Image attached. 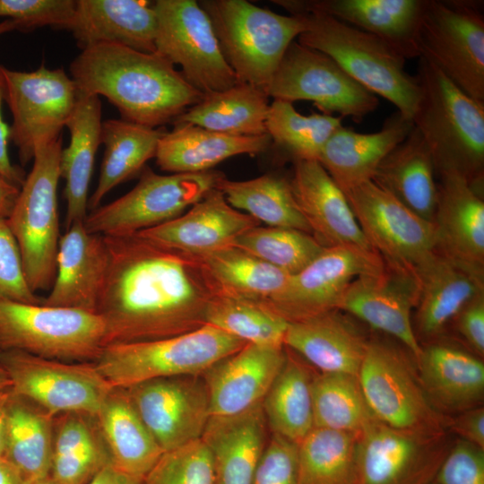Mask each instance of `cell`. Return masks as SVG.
Instances as JSON below:
<instances>
[{"label": "cell", "mask_w": 484, "mask_h": 484, "mask_svg": "<svg viewBox=\"0 0 484 484\" xmlns=\"http://www.w3.org/2000/svg\"><path fill=\"white\" fill-rule=\"evenodd\" d=\"M89 484H143V480L129 476L120 471L110 462Z\"/></svg>", "instance_id": "680465c9"}, {"label": "cell", "mask_w": 484, "mask_h": 484, "mask_svg": "<svg viewBox=\"0 0 484 484\" xmlns=\"http://www.w3.org/2000/svg\"><path fill=\"white\" fill-rule=\"evenodd\" d=\"M125 389L163 452L201 438L211 411L208 391L199 376L151 379Z\"/></svg>", "instance_id": "d6986e66"}, {"label": "cell", "mask_w": 484, "mask_h": 484, "mask_svg": "<svg viewBox=\"0 0 484 484\" xmlns=\"http://www.w3.org/2000/svg\"><path fill=\"white\" fill-rule=\"evenodd\" d=\"M362 323L341 309L290 322L283 345L321 373L358 376L370 340Z\"/></svg>", "instance_id": "484cf974"}, {"label": "cell", "mask_w": 484, "mask_h": 484, "mask_svg": "<svg viewBox=\"0 0 484 484\" xmlns=\"http://www.w3.org/2000/svg\"><path fill=\"white\" fill-rule=\"evenodd\" d=\"M12 391L53 417L81 413L96 417L114 388L93 362H65L15 350H0Z\"/></svg>", "instance_id": "5bb4252c"}, {"label": "cell", "mask_w": 484, "mask_h": 484, "mask_svg": "<svg viewBox=\"0 0 484 484\" xmlns=\"http://www.w3.org/2000/svg\"><path fill=\"white\" fill-rule=\"evenodd\" d=\"M12 389L11 379L4 369V367L0 363V393L5 391Z\"/></svg>", "instance_id": "be15d7a7"}, {"label": "cell", "mask_w": 484, "mask_h": 484, "mask_svg": "<svg viewBox=\"0 0 484 484\" xmlns=\"http://www.w3.org/2000/svg\"><path fill=\"white\" fill-rule=\"evenodd\" d=\"M70 73L78 91L106 97L122 119L152 128L173 123L203 97L158 53L117 44L82 49Z\"/></svg>", "instance_id": "7a4b0ae2"}, {"label": "cell", "mask_w": 484, "mask_h": 484, "mask_svg": "<svg viewBox=\"0 0 484 484\" xmlns=\"http://www.w3.org/2000/svg\"><path fill=\"white\" fill-rule=\"evenodd\" d=\"M452 443L450 432L403 431L374 419L359 434L357 484H428Z\"/></svg>", "instance_id": "e0dca14e"}, {"label": "cell", "mask_w": 484, "mask_h": 484, "mask_svg": "<svg viewBox=\"0 0 484 484\" xmlns=\"http://www.w3.org/2000/svg\"><path fill=\"white\" fill-rule=\"evenodd\" d=\"M165 132L162 127L152 128L122 118L102 121L100 143L105 151L98 185L89 197L88 209L98 208L113 188L140 173L145 163L155 158Z\"/></svg>", "instance_id": "f35d334b"}, {"label": "cell", "mask_w": 484, "mask_h": 484, "mask_svg": "<svg viewBox=\"0 0 484 484\" xmlns=\"http://www.w3.org/2000/svg\"><path fill=\"white\" fill-rule=\"evenodd\" d=\"M157 29L152 3L143 0H75L71 30L85 49L98 44H117L154 53Z\"/></svg>", "instance_id": "f546056e"}, {"label": "cell", "mask_w": 484, "mask_h": 484, "mask_svg": "<svg viewBox=\"0 0 484 484\" xmlns=\"http://www.w3.org/2000/svg\"><path fill=\"white\" fill-rule=\"evenodd\" d=\"M205 324L246 343L284 346L289 322L261 301L215 295L207 307Z\"/></svg>", "instance_id": "7dc6e473"}, {"label": "cell", "mask_w": 484, "mask_h": 484, "mask_svg": "<svg viewBox=\"0 0 484 484\" xmlns=\"http://www.w3.org/2000/svg\"><path fill=\"white\" fill-rule=\"evenodd\" d=\"M448 431L484 449V407L466 410L450 417Z\"/></svg>", "instance_id": "9f6ffc18"}, {"label": "cell", "mask_w": 484, "mask_h": 484, "mask_svg": "<svg viewBox=\"0 0 484 484\" xmlns=\"http://www.w3.org/2000/svg\"><path fill=\"white\" fill-rule=\"evenodd\" d=\"M415 362L428 398L442 414L451 417L482 405L484 363L466 346L444 335L421 344Z\"/></svg>", "instance_id": "cb8c5ba5"}, {"label": "cell", "mask_w": 484, "mask_h": 484, "mask_svg": "<svg viewBox=\"0 0 484 484\" xmlns=\"http://www.w3.org/2000/svg\"><path fill=\"white\" fill-rule=\"evenodd\" d=\"M19 187L0 177V216L8 218L18 197Z\"/></svg>", "instance_id": "91938a15"}, {"label": "cell", "mask_w": 484, "mask_h": 484, "mask_svg": "<svg viewBox=\"0 0 484 484\" xmlns=\"http://www.w3.org/2000/svg\"><path fill=\"white\" fill-rule=\"evenodd\" d=\"M483 2L428 0L420 19L419 57L437 67L469 97L484 104Z\"/></svg>", "instance_id": "30bf717a"}, {"label": "cell", "mask_w": 484, "mask_h": 484, "mask_svg": "<svg viewBox=\"0 0 484 484\" xmlns=\"http://www.w3.org/2000/svg\"><path fill=\"white\" fill-rule=\"evenodd\" d=\"M223 176L213 169L160 175L144 167L132 190L88 213L85 228L91 233L116 237L163 224L203 198Z\"/></svg>", "instance_id": "8fae6325"}, {"label": "cell", "mask_w": 484, "mask_h": 484, "mask_svg": "<svg viewBox=\"0 0 484 484\" xmlns=\"http://www.w3.org/2000/svg\"><path fill=\"white\" fill-rule=\"evenodd\" d=\"M275 377L262 406L273 435L298 444L314 428L311 383L314 375L291 350Z\"/></svg>", "instance_id": "60d3db41"}, {"label": "cell", "mask_w": 484, "mask_h": 484, "mask_svg": "<svg viewBox=\"0 0 484 484\" xmlns=\"http://www.w3.org/2000/svg\"><path fill=\"white\" fill-rule=\"evenodd\" d=\"M268 97L293 103L313 101L324 114L360 122L378 107L377 97L350 77L332 57L294 40L267 89Z\"/></svg>", "instance_id": "9a60e30c"}, {"label": "cell", "mask_w": 484, "mask_h": 484, "mask_svg": "<svg viewBox=\"0 0 484 484\" xmlns=\"http://www.w3.org/2000/svg\"><path fill=\"white\" fill-rule=\"evenodd\" d=\"M0 65V177L21 188L26 177L23 170L13 165L9 158L8 140L10 129L2 117V103L4 99V78Z\"/></svg>", "instance_id": "6f0895ef"}, {"label": "cell", "mask_w": 484, "mask_h": 484, "mask_svg": "<svg viewBox=\"0 0 484 484\" xmlns=\"http://www.w3.org/2000/svg\"><path fill=\"white\" fill-rule=\"evenodd\" d=\"M12 389L0 393V459L4 458L6 441L5 403Z\"/></svg>", "instance_id": "6125c7cd"}, {"label": "cell", "mask_w": 484, "mask_h": 484, "mask_svg": "<svg viewBox=\"0 0 484 484\" xmlns=\"http://www.w3.org/2000/svg\"><path fill=\"white\" fill-rule=\"evenodd\" d=\"M267 427L262 403L238 414L210 417L201 439L212 458L215 484H252Z\"/></svg>", "instance_id": "1f68e13d"}, {"label": "cell", "mask_w": 484, "mask_h": 484, "mask_svg": "<svg viewBox=\"0 0 484 484\" xmlns=\"http://www.w3.org/2000/svg\"><path fill=\"white\" fill-rule=\"evenodd\" d=\"M286 359L284 346L246 343L203 375L211 416H229L262 403Z\"/></svg>", "instance_id": "603a6c76"}, {"label": "cell", "mask_w": 484, "mask_h": 484, "mask_svg": "<svg viewBox=\"0 0 484 484\" xmlns=\"http://www.w3.org/2000/svg\"><path fill=\"white\" fill-rule=\"evenodd\" d=\"M416 76L420 98L412 122L432 154L436 174L456 171L482 189L484 104L422 57Z\"/></svg>", "instance_id": "3957f363"}, {"label": "cell", "mask_w": 484, "mask_h": 484, "mask_svg": "<svg viewBox=\"0 0 484 484\" xmlns=\"http://www.w3.org/2000/svg\"><path fill=\"white\" fill-rule=\"evenodd\" d=\"M106 328L96 312L0 301V350H15L65 362H94Z\"/></svg>", "instance_id": "9c48e42d"}, {"label": "cell", "mask_w": 484, "mask_h": 484, "mask_svg": "<svg viewBox=\"0 0 484 484\" xmlns=\"http://www.w3.org/2000/svg\"><path fill=\"white\" fill-rule=\"evenodd\" d=\"M311 395L314 428L359 433L376 419L357 376L344 373L314 375Z\"/></svg>", "instance_id": "bcb514c9"}, {"label": "cell", "mask_w": 484, "mask_h": 484, "mask_svg": "<svg viewBox=\"0 0 484 484\" xmlns=\"http://www.w3.org/2000/svg\"><path fill=\"white\" fill-rule=\"evenodd\" d=\"M227 202L268 227L288 228L312 235L294 198L290 182L276 174L248 180H230L223 176L217 183Z\"/></svg>", "instance_id": "7bdbcfd3"}, {"label": "cell", "mask_w": 484, "mask_h": 484, "mask_svg": "<svg viewBox=\"0 0 484 484\" xmlns=\"http://www.w3.org/2000/svg\"><path fill=\"white\" fill-rule=\"evenodd\" d=\"M107 268L104 237L89 232L84 221L73 223L60 238L56 277L41 304L96 312Z\"/></svg>", "instance_id": "83f0119b"}, {"label": "cell", "mask_w": 484, "mask_h": 484, "mask_svg": "<svg viewBox=\"0 0 484 484\" xmlns=\"http://www.w3.org/2000/svg\"><path fill=\"white\" fill-rule=\"evenodd\" d=\"M101 102L99 96L78 91L75 108L65 126L69 145L60 156V177L65 181V225L84 221L88 215L89 186L100 143Z\"/></svg>", "instance_id": "836d02e7"}, {"label": "cell", "mask_w": 484, "mask_h": 484, "mask_svg": "<svg viewBox=\"0 0 484 484\" xmlns=\"http://www.w3.org/2000/svg\"><path fill=\"white\" fill-rule=\"evenodd\" d=\"M290 182L296 203L320 244L324 247L346 245L375 251L344 193L317 160L295 161Z\"/></svg>", "instance_id": "4316f807"}, {"label": "cell", "mask_w": 484, "mask_h": 484, "mask_svg": "<svg viewBox=\"0 0 484 484\" xmlns=\"http://www.w3.org/2000/svg\"><path fill=\"white\" fill-rule=\"evenodd\" d=\"M143 484H215L213 462L207 446L200 438L164 452Z\"/></svg>", "instance_id": "681fc988"}, {"label": "cell", "mask_w": 484, "mask_h": 484, "mask_svg": "<svg viewBox=\"0 0 484 484\" xmlns=\"http://www.w3.org/2000/svg\"><path fill=\"white\" fill-rule=\"evenodd\" d=\"M435 175L432 154L413 126L380 162L372 181L417 215L434 223L437 202Z\"/></svg>", "instance_id": "e575fe53"}, {"label": "cell", "mask_w": 484, "mask_h": 484, "mask_svg": "<svg viewBox=\"0 0 484 484\" xmlns=\"http://www.w3.org/2000/svg\"><path fill=\"white\" fill-rule=\"evenodd\" d=\"M307 29L297 39L304 46L332 57L367 90L411 119L420 88L417 76L405 70V58L377 37L318 12L301 13Z\"/></svg>", "instance_id": "277c9868"}, {"label": "cell", "mask_w": 484, "mask_h": 484, "mask_svg": "<svg viewBox=\"0 0 484 484\" xmlns=\"http://www.w3.org/2000/svg\"><path fill=\"white\" fill-rule=\"evenodd\" d=\"M96 420L111 464L129 476L144 480L164 452L141 419L125 388L112 389Z\"/></svg>", "instance_id": "d590c367"}, {"label": "cell", "mask_w": 484, "mask_h": 484, "mask_svg": "<svg viewBox=\"0 0 484 484\" xmlns=\"http://www.w3.org/2000/svg\"><path fill=\"white\" fill-rule=\"evenodd\" d=\"M196 256L216 295L264 301L278 293L290 276L232 245Z\"/></svg>", "instance_id": "b9f144b4"}, {"label": "cell", "mask_w": 484, "mask_h": 484, "mask_svg": "<svg viewBox=\"0 0 484 484\" xmlns=\"http://www.w3.org/2000/svg\"><path fill=\"white\" fill-rule=\"evenodd\" d=\"M4 100L12 116L10 140L22 165L33 160L38 147L55 141L70 118L78 89L63 68L41 65L33 72L2 67Z\"/></svg>", "instance_id": "4fadbf2b"}, {"label": "cell", "mask_w": 484, "mask_h": 484, "mask_svg": "<svg viewBox=\"0 0 484 484\" xmlns=\"http://www.w3.org/2000/svg\"><path fill=\"white\" fill-rule=\"evenodd\" d=\"M246 342L214 326L153 341L105 346L93 362L117 388L151 379L200 376Z\"/></svg>", "instance_id": "52a82bcc"}, {"label": "cell", "mask_w": 484, "mask_h": 484, "mask_svg": "<svg viewBox=\"0 0 484 484\" xmlns=\"http://www.w3.org/2000/svg\"><path fill=\"white\" fill-rule=\"evenodd\" d=\"M452 324L466 343L467 348L483 359L484 293L468 302L456 315Z\"/></svg>", "instance_id": "11a10c76"}, {"label": "cell", "mask_w": 484, "mask_h": 484, "mask_svg": "<svg viewBox=\"0 0 484 484\" xmlns=\"http://www.w3.org/2000/svg\"><path fill=\"white\" fill-rule=\"evenodd\" d=\"M342 117L327 114L298 113L292 103L273 99L266 117L271 142L295 161L317 160L332 134L342 125Z\"/></svg>", "instance_id": "f6af8a7d"}, {"label": "cell", "mask_w": 484, "mask_h": 484, "mask_svg": "<svg viewBox=\"0 0 484 484\" xmlns=\"http://www.w3.org/2000/svg\"><path fill=\"white\" fill-rule=\"evenodd\" d=\"M270 144L268 134L232 136L183 123L165 132L159 142L155 159L164 171L200 173L212 170L234 156L264 152Z\"/></svg>", "instance_id": "d6a6232c"}, {"label": "cell", "mask_w": 484, "mask_h": 484, "mask_svg": "<svg viewBox=\"0 0 484 484\" xmlns=\"http://www.w3.org/2000/svg\"><path fill=\"white\" fill-rule=\"evenodd\" d=\"M0 301L41 304L30 289L24 272L19 245L7 218L0 216Z\"/></svg>", "instance_id": "816d5d0a"}, {"label": "cell", "mask_w": 484, "mask_h": 484, "mask_svg": "<svg viewBox=\"0 0 484 484\" xmlns=\"http://www.w3.org/2000/svg\"><path fill=\"white\" fill-rule=\"evenodd\" d=\"M74 9L75 0H0V17L22 30L44 26L67 29Z\"/></svg>", "instance_id": "f907efd6"}, {"label": "cell", "mask_w": 484, "mask_h": 484, "mask_svg": "<svg viewBox=\"0 0 484 484\" xmlns=\"http://www.w3.org/2000/svg\"><path fill=\"white\" fill-rule=\"evenodd\" d=\"M222 55L238 83L266 89L288 47L306 30L303 17L246 0H202Z\"/></svg>", "instance_id": "5b68a950"}, {"label": "cell", "mask_w": 484, "mask_h": 484, "mask_svg": "<svg viewBox=\"0 0 484 484\" xmlns=\"http://www.w3.org/2000/svg\"><path fill=\"white\" fill-rule=\"evenodd\" d=\"M269 106V97L263 89L238 83L203 95L172 124H191L232 136H261L267 134Z\"/></svg>", "instance_id": "ab89813d"}, {"label": "cell", "mask_w": 484, "mask_h": 484, "mask_svg": "<svg viewBox=\"0 0 484 484\" xmlns=\"http://www.w3.org/2000/svg\"><path fill=\"white\" fill-rule=\"evenodd\" d=\"M4 458L26 484L50 477L54 417L12 390L5 403Z\"/></svg>", "instance_id": "8d00e7d4"}, {"label": "cell", "mask_w": 484, "mask_h": 484, "mask_svg": "<svg viewBox=\"0 0 484 484\" xmlns=\"http://www.w3.org/2000/svg\"><path fill=\"white\" fill-rule=\"evenodd\" d=\"M385 266L375 251L355 246L325 247L307 266L290 275L284 287L261 301L283 317L295 322L338 309L350 282Z\"/></svg>", "instance_id": "ac0fdd59"}, {"label": "cell", "mask_w": 484, "mask_h": 484, "mask_svg": "<svg viewBox=\"0 0 484 484\" xmlns=\"http://www.w3.org/2000/svg\"><path fill=\"white\" fill-rule=\"evenodd\" d=\"M111 462L96 417L65 413L54 417L50 478L57 484H89Z\"/></svg>", "instance_id": "74e56055"}, {"label": "cell", "mask_w": 484, "mask_h": 484, "mask_svg": "<svg viewBox=\"0 0 484 484\" xmlns=\"http://www.w3.org/2000/svg\"><path fill=\"white\" fill-rule=\"evenodd\" d=\"M252 484H300L298 444L272 434L256 467Z\"/></svg>", "instance_id": "f5cc1de1"}, {"label": "cell", "mask_w": 484, "mask_h": 484, "mask_svg": "<svg viewBox=\"0 0 484 484\" xmlns=\"http://www.w3.org/2000/svg\"><path fill=\"white\" fill-rule=\"evenodd\" d=\"M104 237L108 268L96 313L105 346L180 335L205 324L216 295L198 256L137 234Z\"/></svg>", "instance_id": "6da1fadb"}, {"label": "cell", "mask_w": 484, "mask_h": 484, "mask_svg": "<svg viewBox=\"0 0 484 484\" xmlns=\"http://www.w3.org/2000/svg\"><path fill=\"white\" fill-rule=\"evenodd\" d=\"M428 0H276L290 15L318 12L370 33L405 59L419 57L418 30Z\"/></svg>", "instance_id": "7402d4cb"}, {"label": "cell", "mask_w": 484, "mask_h": 484, "mask_svg": "<svg viewBox=\"0 0 484 484\" xmlns=\"http://www.w3.org/2000/svg\"><path fill=\"white\" fill-rule=\"evenodd\" d=\"M272 266L293 275L325 248L313 235L294 229L257 226L240 234L232 243Z\"/></svg>", "instance_id": "c3c4849f"}, {"label": "cell", "mask_w": 484, "mask_h": 484, "mask_svg": "<svg viewBox=\"0 0 484 484\" xmlns=\"http://www.w3.org/2000/svg\"><path fill=\"white\" fill-rule=\"evenodd\" d=\"M34 484H57L56 481H54L50 477L47 478L43 480L38 481Z\"/></svg>", "instance_id": "03108f58"}, {"label": "cell", "mask_w": 484, "mask_h": 484, "mask_svg": "<svg viewBox=\"0 0 484 484\" xmlns=\"http://www.w3.org/2000/svg\"><path fill=\"white\" fill-rule=\"evenodd\" d=\"M62 136L35 151L33 166L7 218L30 289L50 290L61 238L57 205Z\"/></svg>", "instance_id": "ba28073f"}, {"label": "cell", "mask_w": 484, "mask_h": 484, "mask_svg": "<svg viewBox=\"0 0 484 484\" xmlns=\"http://www.w3.org/2000/svg\"><path fill=\"white\" fill-rule=\"evenodd\" d=\"M411 119L396 111L376 133L362 134L341 125L325 143L318 162L343 193L372 180L384 158L413 128Z\"/></svg>", "instance_id": "4dcf8cb0"}, {"label": "cell", "mask_w": 484, "mask_h": 484, "mask_svg": "<svg viewBox=\"0 0 484 484\" xmlns=\"http://www.w3.org/2000/svg\"><path fill=\"white\" fill-rule=\"evenodd\" d=\"M260 224L233 208L215 187L186 212L136 234L167 248L201 255L231 246L240 234Z\"/></svg>", "instance_id": "d4e9b609"}, {"label": "cell", "mask_w": 484, "mask_h": 484, "mask_svg": "<svg viewBox=\"0 0 484 484\" xmlns=\"http://www.w3.org/2000/svg\"><path fill=\"white\" fill-rule=\"evenodd\" d=\"M344 194L364 236L385 262L416 272L436 251L435 224L372 180Z\"/></svg>", "instance_id": "2e32d148"}, {"label": "cell", "mask_w": 484, "mask_h": 484, "mask_svg": "<svg viewBox=\"0 0 484 484\" xmlns=\"http://www.w3.org/2000/svg\"><path fill=\"white\" fill-rule=\"evenodd\" d=\"M437 484H484V449L456 438L442 461Z\"/></svg>", "instance_id": "db71d44e"}, {"label": "cell", "mask_w": 484, "mask_h": 484, "mask_svg": "<svg viewBox=\"0 0 484 484\" xmlns=\"http://www.w3.org/2000/svg\"><path fill=\"white\" fill-rule=\"evenodd\" d=\"M419 290L415 271L385 262L382 270L362 274L350 282L338 309L373 331L396 340L416 360L421 345L414 333L412 314Z\"/></svg>", "instance_id": "ffe728a7"}, {"label": "cell", "mask_w": 484, "mask_h": 484, "mask_svg": "<svg viewBox=\"0 0 484 484\" xmlns=\"http://www.w3.org/2000/svg\"><path fill=\"white\" fill-rule=\"evenodd\" d=\"M434 216L436 250L466 264L484 266V201L482 189L456 171L437 174Z\"/></svg>", "instance_id": "f1b7e54d"}, {"label": "cell", "mask_w": 484, "mask_h": 484, "mask_svg": "<svg viewBox=\"0 0 484 484\" xmlns=\"http://www.w3.org/2000/svg\"><path fill=\"white\" fill-rule=\"evenodd\" d=\"M428 484H437V483L436 481L432 480L431 482H429Z\"/></svg>", "instance_id": "003e7915"}, {"label": "cell", "mask_w": 484, "mask_h": 484, "mask_svg": "<svg viewBox=\"0 0 484 484\" xmlns=\"http://www.w3.org/2000/svg\"><path fill=\"white\" fill-rule=\"evenodd\" d=\"M156 53L179 65L184 78L203 95L238 84L220 50L210 17L195 0H157Z\"/></svg>", "instance_id": "7c38bea8"}, {"label": "cell", "mask_w": 484, "mask_h": 484, "mask_svg": "<svg viewBox=\"0 0 484 484\" xmlns=\"http://www.w3.org/2000/svg\"><path fill=\"white\" fill-rule=\"evenodd\" d=\"M0 484H26L15 469L0 459Z\"/></svg>", "instance_id": "94428289"}, {"label": "cell", "mask_w": 484, "mask_h": 484, "mask_svg": "<svg viewBox=\"0 0 484 484\" xmlns=\"http://www.w3.org/2000/svg\"><path fill=\"white\" fill-rule=\"evenodd\" d=\"M359 434L324 428L298 444L300 484H357Z\"/></svg>", "instance_id": "ee69618b"}, {"label": "cell", "mask_w": 484, "mask_h": 484, "mask_svg": "<svg viewBox=\"0 0 484 484\" xmlns=\"http://www.w3.org/2000/svg\"><path fill=\"white\" fill-rule=\"evenodd\" d=\"M483 272L437 250L416 270L419 290L412 324L420 345L445 335L460 310L484 293Z\"/></svg>", "instance_id": "44dd1931"}, {"label": "cell", "mask_w": 484, "mask_h": 484, "mask_svg": "<svg viewBox=\"0 0 484 484\" xmlns=\"http://www.w3.org/2000/svg\"><path fill=\"white\" fill-rule=\"evenodd\" d=\"M358 379L371 412L380 422L421 434L449 432L450 417L430 402L414 357L396 340L381 333L370 336Z\"/></svg>", "instance_id": "8992f818"}, {"label": "cell", "mask_w": 484, "mask_h": 484, "mask_svg": "<svg viewBox=\"0 0 484 484\" xmlns=\"http://www.w3.org/2000/svg\"><path fill=\"white\" fill-rule=\"evenodd\" d=\"M14 30H17V26L13 21L5 19L0 22V36Z\"/></svg>", "instance_id": "e7e4bbea"}]
</instances>
